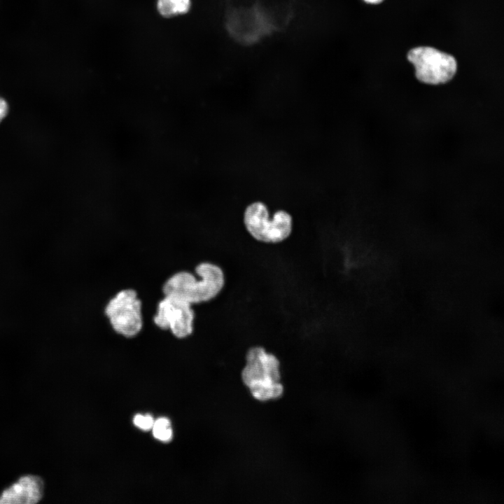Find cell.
<instances>
[{
  "instance_id": "obj_1",
  "label": "cell",
  "mask_w": 504,
  "mask_h": 504,
  "mask_svg": "<svg viewBox=\"0 0 504 504\" xmlns=\"http://www.w3.org/2000/svg\"><path fill=\"white\" fill-rule=\"evenodd\" d=\"M195 272L200 279L185 271L173 274L163 286L164 296L178 298L191 305L216 297L225 284L222 269L213 263L202 262L196 267Z\"/></svg>"
},
{
  "instance_id": "obj_2",
  "label": "cell",
  "mask_w": 504,
  "mask_h": 504,
  "mask_svg": "<svg viewBox=\"0 0 504 504\" xmlns=\"http://www.w3.org/2000/svg\"><path fill=\"white\" fill-rule=\"evenodd\" d=\"M246 360L241 379L253 397L260 401L280 397L284 387L280 382V363L277 358L263 347L253 346L248 349Z\"/></svg>"
},
{
  "instance_id": "obj_3",
  "label": "cell",
  "mask_w": 504,
  "mask_h": 504,
  "mask_svg": "<svg viewBox=\"0 0 504 504\" xmlns=\"http://www.w3.org/2000/svg\"><path fill=\"white\" fill-rule=\"evenodd\" d=\"M244 223L254 239L265 243L281 242L292 232L293 219L288 212L277 211L270 219L266 205L260 202H253L246 207Z\"/></svg>"
},
{
  "instance_id": "obj_4",
  "label": "cell",
  "mask_w": 504,
  "mask_h": 504,
  "mask_svg": "<svg viewBox=\"0 0 504 504\" xmlns=\"http://www.w3.org/2000/svg\"><path fill=\"white\" fill-rule=\"evenodd\" d=\"M407 59L414 66L416 78L426 84L445 83L454 77L457 69L453 56L431 47L412 48Z\"/></svg>"
},
{
  "instance_id": "obj_5",
  "label": "cell",
  "mask_w": 504,
  "mask_h": 504,
  "mask_svg": "<svg viewBox=\"0 0 504 504\" xmlns=\"http://www.w3.org/2000/svg\"><path fill=\"white\" fill-rule=\"evenodd\" d=\"M141 302L134 290L118 292L106 304L105 314L113 330L131 337L136 336L143 326Z\"/></svg>"
},
{
  "instance_id": "obj_6",
  "label": "cell",
  "mask_w": 504,
  "mask_h": 504,
  "mask_svg": "<svg viewBox=\"0 0 504 504\" xmlns=\"http://www.w3.org/2000/svg\"><path fill=\"white\" fill-rule=\"evenodd\" d=\"M194 318L195 313L190 304L164 296L158 304L153 321L160 328L170 330L178 338H184L192 332Z\"/></svg>"
},
{
  "instance_id": "obj_7",
  "label": "cell",
  "mask_w": 504,
  "mask_h": 504,
  "mask_svg": "<svg viewBox=\"0 0 504 504\" xmlns=\"http://www.w3.org/2000/svg\"><path fill=\"white\" fill-rule=\"evenodd\" d=\"M44 482L37 475H25L7 486L0 493V503L32 504L43 496Z\"/></svg>"
},
{
  "instance_id": "obj_8",
  "label": "cell",
  "mask_w": 504,
  "mask_h": 504,
  "mask_svg": "<svg viewBox=\"0 0 504 504\" xmlns=\"http://www.w3.org/2000/svg\"><path fill=\"white\" fill-rule=\"evenodd\" d=\"M190 0H158L157 8L160 14L166 18L187 13L190 8Z\"/></svg>"
},
{
  "instance_id": "obj_9",
  "label": "cell",
  "mask_w": 504,
  "mask_h": 504,
  "mask_svg": "<svg viewBox=\"0 0 504 504\" xmlns=\"http://www.w3.org/2000/svg\"><path fill=\"white\" fill-rule=\"evenodd\" d=\"M151 430L155 438L160 441L167 442L172 438L171 423L167 418L160 417L155 420Z\"/></svg>"
},
{
  "instance_id": "obj_10",
  "label": "cell",
  "mask_w": 504,
  "mask_h": 504,
  "mask_svg": "<svg viewBox=\"0 0 504 504\" xmlns=\"http://www.w3.org/2000/svg\"><path fill=\"white\" fill-rule=\"evenodd\" d=\"M154 419L150 414H138L133 419L134 424L141 430H151L154 424Z\"/></svg>"
},
{
  "instance_id": "obj_11",
  "label": "cell",
  "mask_w": 504,
  "mask_h": 504,
  "mask_svg": "<svg viewBox=\"0 0 504 504\" xmlns=\"http://www.w3.org/2000/svg\"><path fill=\"white\" fill-rule=\"evenodd\" d=\"M8 113V104L6 102L0 97V122L5 118Z\"/></svg>"
},
{
  "instance_id": "obj_12",
  "label": "cell",
  "mask_w": 504,
  "mask_h": 504,
  "mask_svg": "<svg viewBox=\"0 0 504 504\" xmlns=\"http://www.w3.org/2000/svg\"><path fill=\"white\" fill-rule=\"evenodd\" d=\"M363 1L368 4H379V3L382 2L383 0H363Z\"/></svg>"
}]
</instances>
